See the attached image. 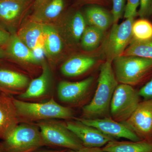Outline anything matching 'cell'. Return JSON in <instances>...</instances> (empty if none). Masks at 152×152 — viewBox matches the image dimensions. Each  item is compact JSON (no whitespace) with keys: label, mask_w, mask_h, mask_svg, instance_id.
I'll return each instance as SVG.
<instances>
[{"label":"cell","mask_w":152,"mask_h":152,"mask_svg":"<svg viewBox=\"0 0 152 152\" xmlns=\"http://www.w3.org/2000/svg\"><path fill=\"white\" fill-rule=\"evenodd\" d=\"M109 60L100 67L97 88L91 101L83 107V114L85 118L94 119L108 117L112 97L118 85Z\"/></svg>","instance_id":"1"},{"label":"cell","mask_w":152,"mask_h":152,"mask_svg":"<svg viewBox=\"0 0 152 152\" xmlns=\"http://www.w3.org/2000/svg\"><path fill=\"white\" fill-rule=\"evenodd\" d=\"M19 121L23 123L39 122L55 119L74 118L73 111L61 105L53 98L45 102H31L12 98Z\"/></svg>","instance_id":"2"},{"label":"cell","mask_w":152,"mask_h":152,"mask_svg":"<svg viewBox=\"0 0 152 152\" xmlns=\"http://www.w3.org/2000/svg\"><path fill=\"white\" fill-rule=\"evenodd\" d=\"M46 146L37 125L19 124L3 140L2 152H34Z\"/></svg>","instance_id":"3"},{"label":"cell","mask_w":152,"mask_h":152,"mask_svg":"<svg viewBox=\"0 0 152 152\" xmlns=\"http://www.w3.org/2000/svg\"><path fill=\"white\" fill-rule=\"evenodd\" d=\"M114 73L120 83L135 86L152 72V59L134 56H121L113 61Z\"/></svg>","instance_id":"4"},{"label":"cell","mask_w":152,"mask_h":152,"mask_svg":"<svg viewBox=\"0 0 152 152\" xmlns=\"http://www.w3.org/2000/svg\"><path fill=\"white\" fill-rule=\"evenodd\" d=\"M37 125L46 146L73 151L84 147L81 142L68 129L66 124L57 120H50L39 122Z\"/></svg>","instance_id":"5"},{"label":"cell","mask_w":152,"mask_h":152,"mask_svg":"<svg viewBox=\"0 0 152 152\" xmlns=\"http://www.w3.org/2000/svg\"><path fill=\"white\" fill-rule=\"evenodd\" d=\"M139 91L130 85L121 83L114 92L110 107L112 118L118 122L127 120L140 102Z\"/></svg>","instance_id":"6"},{"label":"cell","mask_w":152,"mask_h":152,"mask_svg":"<svg viewBox=\"0 0 152 152\" xmlns=\"http://www.w3.org/2000/svg\"><path fill=\"white\" fill-rule=\"evenodd\" d=\"M134 18L126 19L121 24H114L106 40L104 51L107 60L111 61L121 56L132 39Z\"/></svg>","instance_id":"7"},{"label":"cell","mask_w":152,"mask_h":152,"mask_svg":"<svg viewBox=\"0 0 152 152\" xmlns=\"http://www.w3.org/2000/svg\"><path fill=\"white\" fill-rule=\"evenodd\" d=\"M33 0H0V25L11 34L22 21Z\"/></svg>","instance_id":"8"},{"label":"cell","mask_w":152,"mask_h":152,"mask_svg":"<svg viewBox=\"0 0 152 152\" xmlns=\"http://www.w3.org/2000/svg\"><path fill=\"white\" fill-rule=\"evenodd\" d=\"M122 123L141 140L152 141V99L140 102L132 115Z\"/></svg>","instance_id":"9"},{"label":"cell","mask_w":152,"mask_h":152,"mask_svg":"<svg viewBox=\"0 0 152 152\" xmlns=\"http://www.w3.org/2000/svg\"><path fill=\"white\" fill-rule=\"evenodd\" d=\"M88 126L94 127L115 140L124 138L132 141L141 140L133 131L122 123L109 117L99 118H75Z\"/></svg>","instance_id":"10"},{"label":"cell","mask_w":152,"mask_h":152,"mask_svg":"<svg viewBox=\"0 0 152 152\" xmlns=\"http://www.w3.org/2000/svg\"><path fill=\"white\" fill-rule=\"evenodd\" d=\"M74 121H68L66 125L86 148H101L109 142L115 139L105 134L94 127L88 126L75 119Z\"/></svg>","instance_id":"11"},{"label":"cell","mask_w":152,"mask_h":152,"mask_svg":"<svg viewBox=\"0 0 152 152\" xmlns=\"http://www.w3.org/2000/svg\"><path fill=\"white\" fill-rule=\"evenodd\" d=\"M94 80V78L90 77L80 81L60 82L57 91L59 99L65 103H77L86 96Z\"/></svg>","instance_id":"12"},{"label":"cell","mask_w":152,"mask_h":152,"mask_svg":"<svg viewBox=\"0 0 152 152\" xmlns=\"http://www.w3.org/2000/svg\"><path fill=\"white\" fill-rule=\"evenodd\" d=\"M31 18L43 24L53 21L60 17L65 7L64 0H35Z\"/></svg>","instance_id":"13"},{"label":"cell","mask_w":152,"mask_h":152,"mask_svg":"<svg viewBox=\"0 0 152 152\" xmlns=\"http://www.w3.org/2000/svg\"><path fill=\"white\" fill-rule=\"evenodd\" d=\"M19 121L12 98L0 93V140H3L19 124Z\"/></svg>","instance_id":"14"},{"label":"cell","mask_w":152,"mask_h":152,"mask_svg":"<svg viewBox=\"0 0 152 152\" xmlns=\"http://www.w3.org/2000/svg\"><path fill=\"white\" fill-rule=\"evenodd\" d=\"M7 56L19 63L38 64L41 60L34 52L20 39L17 33L11 34L8 42L6 46Z\"/></svg>","instance_id":"15"},{"label":"cell","mask_w":152,"mask_h":152,"mask_svg":"<svg viewBox=\"0 0 152 152\" xmlns=\"http://www.w3.org/2000/svg\"><path fill=\"white\" fill-rule=\"evenodd\" d=\"M17 34L35 53L37 50H44L43 23L31 18L22 25Z\"/></svg>","instance_id":"16"},{"label":"cell","mask_w":152,"mask_h":152,"mask_svg":"<svg viewBox=\"0 0 152 152\" xmlns=\"http://www.w3.org/2000/svg\"><path fill=\"white\" fill-rule=\"evenodd\" d=\"M51 80V73L46 64H42L41 75L30 82L24 91L19 95L21 100H33L45 96L48 93Z\"/></svg>","instance_id":"17"},{"label":"cell","mask_w":152,"mask_h":152,"mask_svg":"<svg viewBox=\"0 0 152 152\" xmlns=\"http://www.w3.org/2000/svg\"><path fill=\"white\" fill-rule=\"evenodd\" d=\"M29 83L28 78L21 73L9 69H0V88L8 94H21Z\"/></svg>","instance_id":"18"},{"label":"cell","mask_w":152,"mask_h":152,"mask_svg":"<svg viewBox=\"0 0 152 152\" xmlns=\"http://www.w3.org/2000/svg\"><path fill=\"white\" fill-rule=\"evenodd\" d=\"M84 16L89 26L104 31L113 24L112 13L99 5L91 4L86 8Z\"/></svg>","instance_id":"19"},{"label":"cell","mask_w":152,"mask_h":152,"mask_svg":"<svg viewBox=\"0 0 152 152\" xmlns=\"http://www.w3.org/2000/svg\"><path fill=\"white\" fill-rule=\"evenodd\" d=\"M95 58L86 56H77L68 60L61 67V72L68 77H77L83 75L96 64Z\"/></svg>","instance_id":"20"},{"label":"cell","mask_w":152,"mask_h":152,"mask_svg":"<svg viewBox=\"0 0 152 152\" xmlns=\"http://www.w3.org/2000/svg\"><path fill=\"white\" fill-rule=\"evenodd\" d=\"M107 152H152V141H118L109 142L102 148Z\"/></svg>","instance_id":"21"},{"label":"cell","mask_w":152,"mask_h":152,"mask_svg":"<svg viewBox=\"0 0 152 152\" xmlns=\"http://www.w3.org/2000/svg\"><path fill=\"white\" fill-rule=\"evenodd\" d=\"M43 32L45 52L51 56L58 55L63 48L62 40L59 33L49 24H43Z\"/></svg>","instance_id":"22"},{"label":"cell","mask_w":152,"mask_h":152,"mask_svg":"<svg viewBox=\"0 0 152 152\" xmlns=\"http://www.w3.org/2000/svg\"><path fill=\"white\" fill-rule=\"evenodd\" d=\"M84 15L80 11L75 12L68 21L67 33L72 42L77 43L80 40L86 26Z\"/></svg>","instance_id":"23"},{"label":"cell","mask_w":152,"mask_h":152,"mask_svg":"<svg viewBox=\"0 0 152 152\" xmlns=\"http://www.w3.org/2000/svg\"><path fill=\"white\" fill-rule=\"evenodd\" d=\"M104 32L91 26L86 27L81 39L84 50L91 51L97 48L102 40Z\"/></svg>","instance_id":"24"},{"label":"cell","mask_w":152,"mask_h":152,"mask_svg":"<svg viewBox=\"0 0 152 152\" xmlns=\"http://www.w3.org/2000/svg\"><path fill=\"white\" fill-rule=\"evenodd\" d=\"M122 55L152 59V39L142 42L131 41Z\"/></svg>","instance_id":"25"},{"label":"cell","mask_w":152,"mask_h":152,"mask_svg":"<svg viewBox=\"0 0 152 152\" xmlns=\"http://www.w3.org/2000/svg\"><path fill=\"white\" fill-rule=\"evenodd\" d=\"M132 41L142 42L152 39V23L147 19L134 21L132 28Z\"/></svg>","instance_id":"26"},{"label":"cell","mask_w":152,"mask_h":152,"mask_svg":"<svg viewBox=\"0 0 152 152\" xmlns=\"http://www.w3.org/2000/svg\"><path fill=\"white\" fill-rule=\"evenodd\" d=\"M111 13L113 19V24L118 23L120 19L124 16L126 0H112Z\"/></svg>","instance_id":"27"},{"label":"cell","mask_w":152,"mask_h":152,"mask_svg":"<svg viewBox=\"0 0 152 152\" xmlns=\"http://www.w3.org/2000/svg\"><path fill=\"white\" fill-rule=\"evenodd\" d=\"M140 4V0H127L124 15L125 18H134L138 15L137 10Z\"/></svg>","instance_id":"28"},{"label":"cell","mask_w":152,"mask_h":152,"mask_svg":"<svg viewBox=\"0 0 152 152\" xmlns=\"http://www.w3.org/2000/svg\"><path fill=\"white\" fill-rule=\"evenodd\" d=\"M140 6L137 14L141 18L147 19L152 16V0H140Z\"/></svg>","instance_id":"29"},{"label":"cell","mask_w":152,"mask_h":152,"mask_svg":"<svg viewBox=\"0 0 152 152\" xmlns=\"http://www.w3.org/2000/svg\"><path fill=\"white\" fill-rule=\"evenodd\" d=\"M139 94L144 100L152 99V79L139 90Z\"/></svg>","instance_id":"30"},{"label":"cell","mask_w":152,"mask_h":152,"mask_svg":"<svg viewBox=\"0 0 152 152\" xmlns=\"http://www.w3.org/2000/svg\"><path fill=\"white\" fill-rule=\"evenodd\" d=\"M11 35L10 33L0 26V47L6 46Z\"/></svg>","instance_id":"31"},{"label":"cell","mask_w":152,"mask_h":152,"mask_svg":"<svg viewBox=\"0 0 152 152\" xmlns=\"http://www.w3.org/2000/svg\"><path fill=\"white\" fill-rule=\"evenodd\" d=\"M68 152H107L104 151L102 148L95 147V148H86L84 147L81 149L76 151L69 150Z\"/></svg>","instance_id":"32"},{"label":"cell","mask_w":152,"mask_h":152,"mask_svg":"<svg viewBox=\"0 0 152 152\" xmlns=\"http://www.w3.org/2000/svg\"><path fill=\"white\" fill-rule=\"evenodd\" d=\"M78 1L80 4H106L109 0H77Z\"/></svg>","instance_id":"33"},{"label":"cell","mask_w":152,"mask_h":152,"mask_svg":"<svg viewBox=\"0 0 152 152\" xmlns=\"http://www.w3.org/2000/svg\"><path fill=\"white\" fill-rule=\"evenodd\" d=\"M69 150H38L34 152H68Z\"/></svg>","instance_id":"34"},{"label":"cell","mask_w":152,"mask_h":152,"mask_svg":"<svg viewBox=\"0 0 152 152\" xmlns=\"http://www.w3.org/2000/svg\"><path fill=\"white\" fill-rule=\"evenodd\" d=\"M7 57L5 50L3 47H0V61L5 57Z\"/></svg>","instance_id":"35"},{"label":"cell","mask_w":152,"mask_h":152,"mask_svg":"<svg viewBox=\"0 0 152 152\" xmlns=\"http://www.w3.org/2000/svg\"><path fill=\"white\" fill-rule=\"evenodd\" d=\"M0 92L4 93L6 94V93L4 91V90L2 89L1 88H0Z\"/></svg>","instance_id":"36"},{"label":"cell","mask_w":152,"mask_h":152,"mask_svg":"<svg viewBox=\"0 0 152 152\" xmlns=\"http://www.w3.org/2000/svg\"><path fill=\"white\" fill-rule=\"evenodd\" d=\"M0 152H2V151L1 149V147H0Z\"/></svg>","instance_id":"37"}]
</instances>
